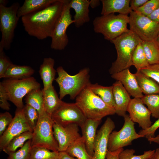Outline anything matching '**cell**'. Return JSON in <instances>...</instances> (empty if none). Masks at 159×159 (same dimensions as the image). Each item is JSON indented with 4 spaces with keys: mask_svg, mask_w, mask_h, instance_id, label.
Listing matches in <instances>:
<instances>
[{
    "mask_svg": "<svg viewBox=\"0 0 159 159\" xmlns=\"http://www.w3.org/2000/svg\"><path fill=\"white\" fill-rule=\"evenodd\" d=\"M127 111L134 122L137 123L142 130H146L152 125L150 120L151 113L145 105L141 98L131 99Z\"/></svg>",
    "mask_w": 159,
    "mask_h": 159,
    "instance_id": "obj_15",
    "label": "cell"
},
{
    "mask_svg": "<svg viewBox=\"0 0 159 159\" xmlns=\"http://www.w3.org/2000/svg\"><path fill=\"white\" fill-rule=\"evenodd\" d=\"M124 149L122 148L112 152L108 150L106 155V159H120L119 154Z\"/></svg>",
    "mask_w": 159,
    "mask_h": 159,
    "instance_id": "obj_45",
    "label": "cell"
},
{
    "mask_svg": "<svg viewBox=\"0 0 159 159\" xmlns=\"http://www.w3.org/2000/svg\"><path fill=\"white\" fill-rule=\"evenodd\" d=\"M148 17L152 21L159 23V6Z\"/></svg>",
    "mask_w": 159,
    "mask_h": 159,
    "instance_id": "obj_46",
    "label": "cell"
},
{
    "mask_svg": "<svg viewBox=\"0 0 159 159\" xmlns=\"http://www.w3.org/2000/svg\"><path fill=\"white\" fill-rule=\"evenodd\" d=\"M129 17L127 15L111 14L95 18L93 21L95 32L100 33L110 42L129 29L127 28Z\"/></svg>",
    "mask_w": 159,
    "mask_h": 159,
    "instance_id": "obj_5",
    "label": "cell"
},
{
    "mask_svg": "<svg viewBox=\"0 0 159 159\" xmlns=\"http://www.w3.org/2000/svg\"><path fill=\"white\" fill-rule=\"evenodd\" d=\"M69 0H65L62 14L54 28L51 38L50 47L52 49L61 50L67 46L69 39L66 33L68 26L74 23L70 12Z\"/></svg>",
    "mask_w": 159,
    "mask_h": 159,
    "instance_id": "obj_11",
    "label": "cell"
},
{
    "mask_svg": "<svg viewBox=\"0 0 159 159\" xmlns=\"http://www.w3.org/2000/svg\"><path fill=\"white\" fill-rule=\"evenodd\" d=\"M129 14L128 24L130 30L142 41L156 39L159 32V23L135 11H131Z\"/></svg>",
    "mask_w": 159,
    "mask_h": 159,
    "instance_id": "obj_9",
    "label": "cell"
},
{
    "mask_svg": "<svg viewBox=\"0 0 159 159\" xmlns=\"http://www.w3.org/2000/svg\"><path fill=\"white\" fill-rule=\"evenodd\" d=\"M3 47L0 46V78H2L9 67L13 64L6 55Z\"/></svg>",
    "mask_w": 159,
    "mask_h": 159,
    "instance_id": "obj_40",
    "label": "cell"
},
{
    "mask_svg": "<svg viewBox=\"0 0 159 159\" xmlns=\"http://www.w3.org/2000/svg\"><path fill=\"white\" fill-rule=\"evenodd\" d=\"M156 41L159 43V32L156 38Z\"/></svg>",
    "mask_w": 159,
    "mask_h": 159,
    "instance_id": "obj_52",
    "label": "cell"
},
{
    "mask_svg": "<svg viewBox=\"0 0 159 159\" xmlns=\"http://www.w3.org/2000/svg\"><path fill=\"white\" fill-rule=\"evenodd\" d=\"M34 70L27 65L12 64L8 68L2 78L12 79H22L32 77Z\"/></svg>",
    "mask_w": 159,
    "mask_h": 159,
    "instance_id": "obj_25",
    "label": "cell"
},
{
    "mask_svg": "<svg viewBox=\"0 0 159 159\" xmlns=\"http://www.w3.org/2000/svg\"><path fill=\"white\" fill-rule=\"evenodd\" d=\"M112 85L115 113L123 117L126 114L127 108L131 99L130 95L120 82L116 81Z\"/></svg>",
    "mask_w": 159,
    "mask_h": 159,
    "instance_id": "obj_18",
    "label": "cell"
},
{
    "mask_svg": "<svg viewBox=\"0 0 159 159\" xmlns=\"http://www.w3.org/2000/svg\"><path fill=\"white\" fill-rule=\"evenodd\" d=\"M33 132L26 131L15 136L10 140L3 151L8 155L16 151L18 148L22 147L27 141L32 139Z\"/></svg>",
    "mask_w": 159,
    "mask_h": 159,
    "instance_id": "obj_30",
    "label": "cell"
},
{
    "mask_svg": "<svg viewBox=\"0 0 159 159\" xmlns=\"http://www.w3.org/2000/svg\"><path fill=\"white\" fill-rule=\"evenodd\" d=\"M115 127L112 120L107 117L97 133L94 145L93 159L106 158L109 136Z\"/></svg>",
    "mask_w": 159,
    "mask_h": 159,
    "instance_id": "obj_16",
    "label": "cell"
},
{
    "mask_svg": "<svg viewBox=\"0 0 159 159\" xmlns=\"http://www.w3.org/2000/svg\"><path fill=\"white\" fill-rule=\"evenodd\" d=\"M135 74L143 93L147 95L159 93V85L155 81L140 71H137Z\"/></svg>",
    "mask_w": 159,
    "mask_h": 159,
    "instance_id": "obj_26",
    "label": "cell"
},
{
    "mask_svg": "<svg viewBox=\"0 0 159 159\" xmlns=\"http://www.w3.org/2000/svg\"><path fill=\"white\" fill-rule=\"evenodd\" d=\"M102 8V15H106L117 13L127 15L131 11L130 0H101Z\"/></svg>",
    "mask_w": 159,
    "mask_h": 159,
    "instance_id": "obj_21",
    "label": "cell"
},
{
    "mask_svg": "<svg viewBox=\"0 0 159 159\" xmlns=\"http://www.w3.org/2000/svg\"><path fill=\"white\" fill-rule=\"evenodd\" d=\"M65 0H57L46 8L23 16L24 29L39 40L51 37L63 11Z\"/></svg>",
    "mask_w": 159,
    "mask_h": 159,
    "instance_id": "obj_1",
    "label": "cell"
},
{
    "mask_svg": "<svg viewBox=\"0 0 159 159\" xmlns=\"http://www.w3.org/2000/svg\"><path fill=\"white\" fill-rule=\"evenodd\" d=\"M158 119L149 127L146 130L141 129L139 131L138 134L147 139L154 137L156 130L159 128V117Z\"/></svg>",
    "mask_w": 159,
    "mask_h": 159,
    "instance_id": "obj_42",
    "label": "cell"
},
{
    "mask_svg": "<svg viewBox=\"0 0 159 159\" xmlns=\"http://www.w3.org/2000/svg\"><path fill=\"white\" fill-rule=\"evenodd\" d=\"M27 131L33 132L25 117L23 108H17L11 122L0 136L1 150H3L14 138Z\"/></svg>",
    "mask_w": 159,
    "mask_h": 159,
    "instance_id": "obj_13",
    "label": "cell"
},
{
    "mask_svg": "<svg viewBox=\"0 0 159 159\" xmlns=\"http://www.w3.org/2000/svg\"><path fill=\"white\" fill-rule=\"evenodd\" d=\"M100 1L98 0H90V5L92 8H95L99 5Z\"/></svg>",
    "mask_w": 159,
    "mask_h": 159,
    "instance_id": "obj_48",
    "label": "cell"
},
{
    "mask_svg": "<svg viewBox=\"0 0 159 159\" xmlns=\"http://www.w3.org/2000/svg\"><path fill=\"white\" fill-rule=\"evenodd\" d=\"M51 117L54 123L63 127L74 123L80 127L87 119L75 103L63 101Z\"/></svg>",
    "mask_w": 159,
    "mask_h": 159,
    "instance_id": "obj_12",
    "label": "cell"
},
{
    "mask_svg": "<svg viewBox=\"0 0 159 159\" xmlns=\"http://www.w3.org/2000/svg\"><path fill=\"white\" fill-rule=\"evenodd\" d=\"M159 6V0H148L135 12L148 16Z\"/></svg>",
    "mask_w": 159,
    "mask_h": 159,
    "instance_id": "obj_38",
    "label": "cell"
},
{
    "mask_svg": "<svg viewBox=\"0 0 159 159\" xmlns=\"http://www.w3.org/2000/svg\"><path fill=\"white\" fill-rule=\"evenodd\" d=\"M7 95L9 100L17 108L24 107L22 99L31 90L40 88V84L33 77L22 79H6L0 82Z\"/></svg>",
    "mask_w": 159,
    "mask_h": 159,
    "instance_id": "obj_7",
    "label": "cell"
},
{
    "mask_svg": "<svg viewBox=\"0 0 159 159\" xmlns=\"http://www.w3.org/2000/svg\"><path fill=\"white\" fill-rule=\"evenodd\" d=\"M89 87L92 91L98 96L109 106L115 109V101L113 92L112 85L104 86L97 83H91Z\"/></svg>",
    "mask_w": 159,
    "mask_h": 159,
    "instance_id": "obj_27",
    "label": "cell"
},
{
    "mask_svg": "<svg viewBox=\"0 0 159 159\" xmlns=\"http://www.w3.org/2000/svg\"><path fill=\"white\" fill-rule=\"evenodd\" d=\"M8 1L5 0H0V5H2L3 6H6V5L8 3Z\"/></svg>",
    "mask_w": 159,
    "mask_h": 159,
    "instance_id": "obj_51",
    "label": "cell"
},
{
    "mask_svg": "<svg viewBox=\"0 0 159 159\" xmlns=\"http://www.w3.org/2000/svg\"><path fill=\"white\" fill-rule=\"evenodd\" d=\"M58 159H77L70 155L66 151L59 152Z\"/></svg>",
    "mask_w": 159,
    "mask_h": 159,
    "instance_id": "obj_47",
    "label": "cell"
},
{
    "mask_svg": "<svg viewBox=\"0 0 159 159\" xmlns=\"http://www.w3.org/2000/svg\"><path fill=\"white\" fill-rule=\"evenodd\" d=\"M18 2L13 4L9 7L0 5V30L1 38L0 46L6 50L11 47L14 35V30L19 19L17 15L20 7Z\"/></svg>",
    "mask_w": 159,
    "mask_h": 159,
    "instance_id": "obj_8",
    "label": "cell"
},
{
    "mask_svg": "<svg viewBox=\"0 0 159 159\" xmlns=\"http://www.w3.org/2000/svg\"><path fill=\"white\" fill-rule=\"evenodd\" d=\"M59 152L39 147H32L30 159H58Z\"/></svg>",
    "mask_w": 159,
    "mask_h": 159,
    "instance_id": "obj_34",
    "label": "cell"
},
{
    "mask_svg": "<svg viewBox=\"0 0 159 159\" xmlns=\"http://www.w3.org/2000/svg\"><path fill=\"white\" fill-rule=\"evenodd\" d=\"M23 110L25 117L29 126L33 131L39 119V113L34 108L26 104L24 105Z\"/></svg>",
    "mask_w": 159,
    "mask_h": 159,
    "instance_id": "obj_35",
    "label": "cell"
},
{
    "mask_svg": "<svg viewBox=\"0 0 159 159\" xmlns=\"http://www.w3.org/2000/svg\"><path fill=\"white\" fill-rule=\"evenodd\" d=\"M54 59L51 57L44 59L42 64L39 67V72L42 81L43 88L45 90L52 86L55 80L57 70L54 68Z\"/></svg>",
    "mask_w": 159,
    "mask_h": 159,
    "instance_id": "obj_22",
    "label": "cell"
},
{
    "mask_svg": "<svg viewBox=\"0 0 159 159\" xmlns=\"http://www.w3.org/2000/svg\"><path fill=\"white\" fill-rule=\"evenodd\" d=\"M148 141L150 143H154L159 144V134L153 138L147 139Z\"/></svg>",
    "mask_w": 159,
    "mask_h": 159,
    "instance_id": "obj_49",
    "label": "cell"
},
{
    "mask_svg": "<svg viewBox=\"0 0 159 159\" xmlns=\"http://www.w3.org/2000/svg\"><path fill=\"white\" fill-rule=\"evenodd\" d=\"M141 43L149 64L159 63V43L156 40L142 41Z\"/></svg>",
    "mask_w": 159,
    "mask_h": 159,
    "instance_id": "obj_29",
    "label": "cell"
},
{
    "mask_svg": "<svg viewBox=\"0 0 159 159\" xmlns=\"http://www.w3.org/2000/svg\"><path fill=\"white\" fill-rule=\"evenodd\" d=\"M141 42L135 48L132 56V64L135 67L137 71H139L146 68L150 64Z\"/></svg>",
    "mask_w": 159,
    "mask_h": 159,
    "instance_id": "obj_32",
    "label": "cell"
},
{
    "mask_svg": "<svg viewBox=\"0 0 159 159\" xmlns=\"http://www.w3.org/2000/svg\"><path fill=\"white\" fill-rule=\"evenodd\" d=\"M155 150L145 151L142 155H134L135 150L133 149L123 150L119 154L120 159H150Z\"/></svg>",
    "mask_w": 159,
    "mask_h": 159,
    "instance_id": "obj_37",
    "label": "cell"
},
{
    "mask_svg": "<svg viewBox=\"0 0 159 159\" xmlns=\"http://www.w3.org/2000/svg\"><path fill=\"white\" fill-rule=\"evenodd\" d=\"M54 123L52 117L45 111L39 114L37 125L33 131L32 147H39L58 151V144L54 135Z\"/></svg>",
    "mask_w": 159,
    "mask_h": 159,
    "instance_id": "obj_6",
    "label": "cell"
},
{
    "mask_svg": "<svg viewBox=\"0 0 159 159\" xmlns=\"http://www.w3.org/2000/svg\"><path fill=\"white\" fill-rule=\"evenodd\" d=\"M57 0H25L20 6L17 12L20 18L30 13L43 9L56 2Z\"/></svg>",
    "mask_w": 159,
    "mask_h": 159,
    "instance_id": "obj_23",
    "label": "cell"
},
{
    "mask_svg": "<svg viewBox=\"0 0 159 159\" xmlns=\"http://www.w3.org/2000/svg\"><path fill=\"white\" fill-rule=\"evenodd\" d=\"M148 0H131L130 2V6L131 10L135 11L139 8L143 6Z\"/></svg>",
    "mask_w": 159,
    "mask_h": 159,
    "instance_id": "obj_44",
    "label": "cell"
},
{
    "mask_svg": "<svg viewBox=\"0 0 159 159\" xmlns=\"http://www.w3.org/2000/svg\"><path fill=\"white\" fill-rule=\"evenodd\" d=\"M8 98L1 84L0 83V107L3 110L8 111L10 105L8 102Z\"/></svg>",
    "mask_w": 159,
    "mask_h": 159,
    "instance_id": "obj_43",
    "label": "cell"
},
{
    "mask_svg": "<svg viewBox=\"0 0 159 159\" xmlns=\"http://www.w3.org/2000/svg\"><path fill=\"white\" fill-rule=\"evenodd\" d=\"M140 71L159 84V63L149 64Z\"/></svg>",
    "mask_w": 159,
    "mask_h": 159,
    "instance_id": "obj_39",
    "label": "cell"
},
{
    "mask_svg": "<svg viewBox=\"0 0 159 159\" xmlns=\"http://www.w3.org/2000/svg\"><path fill=\"white\" fill-rule=\"evenodd\" d=\"M150 159H159V148H156Z\"/></svg>",
    "mask_w": 159,
    "mask_h": 159,
    "instance_id": "obj_50",
    "label": "cell"
},
{
    "mask_svg": "<svg viewBox=\"0 0 159 159\" xmlns=\"http://www.w3.org/2000/svg\"><path fill=\"white\" fill-rule=\"evenodd\" d=\"M142 41L130 29L112 40L117 53L116 60L109 69L111 75L129 69L132 65V56L136 46Z\"/></svg>",
    "mask_w": 159,
    "mask_h": 159,
    "instance_id": "obj_2",
    "label": "cell"
},
{
    "mask_svg": "<svg viewBox=\"0 0 159 159\" xmlns=\"http://www.w3.org/2000/svg\"><path fill=\"white\" fill-rule=\"evenodd\" d=\"M124 123L118 131H113L110 134L107 146L108 150L114 151L124 147L131 145L134 140L144 137L135 131L134 122L129 115L124 117Z\"/></svg>",
    "mask_w": 159,
    "mask_h": 159,
    "instance_id": "obj_10",
    "label": "cell"
},
{
    "mask_svg": "<svg viewBox=\"0 0 159 159\" xmlns=\"http://www.w3.org/2000/svg\"><path fill=\"white\" fill-rule=\"evenodd\" d=\"M26 104L36 109L40 114L45 111L43 92L40 88L33 90L29 92L24 99Z\"/></svg>",
    "mask_w": 159,
    "mask_h": 159,
    "instance_id": "obj_28",
    "label": "cell"
},
{
    "mask_svg": "<svg viewBox=\"0 0 159 159\" xmlns=\"http://www.w3.org/2000/svg\"><path fill=\"white\" fill-rule=\"evenodd\" d=\"M101 122V120L87 119L80 127L82 134V137L84 140L86 150L89 155L92 157L96 130Z\"/></svg>",
    "mask_w": 159,
    "mask_h": 159,
    "instance_id": "obj_19",
    "label": "cell"
},
{
    "mask_svg": "<svg viewBox=\"0 0 159 159\" xmlns=\"http://www.w3.org/2000/svg\"><path fill=\"white\" fill-rule=\"evenodd\" d=\"M57 77L55 80L59 88V97L61 100L68 95L72 100L77 96L91 83L90 81V69L85 67L76 74L70 75L61 66L57 69Z\"/></svg>",
    "mask_w": 159,
    "mask_h": 159,
    "instance_id": "obj_3",
    "label": "cell"
},
{
    "mask_svg": "<svg viewBox=\"0 0 159 159\" xmlns=\"http://www.w3.org/2000/svg\"><path fill=\"white\" fill-rule=\"evenodd\" d=\"M66 151L70 155L77 159H93V157L87 151L82 137L70 145Z\"/></svg>",
    "mask_w": 159,
    "mask_h": 159,
    "instance_id": "obj_31",
    "label": "cell"
},
{
    "mask_svg": "<svg viewBox=\"0 0 159 159\" xmlns=\"http://www.w3.org/2000/svg\"><path fill=\"white\" fill-rule=\"evenodd\" d=\"M69 6L75 11L74 24L76 27H80L90 21V0H70Z\"/></svg>",
    "mask_w": 159,
    "mask_h": 159,
    "instance_id": "obj_20",
    "label": "cell"
},
{
    "mask_svg": "<svg viewBox=\"0 0 159 159\" xmlns=\"http://www.w3.org/2000/svg\"><path fill=\"white\" fill-rule=\"evenodd\" d=\"M13 117L8 112L1 113L0 114V136L11 122Z\"/></svg>",
    "mask_w": 159,
    "mask_h": 159,
    "instance_id": "obj_41",
    "label": "cell"
},
{
    "mask_svg": "<svg viewBox=\"0 0 159 159\" xmlns=\"http://www.w3.org/2000/svg\"><path fill=\"white\" fill-rule=\"evenodd\" d=\"M45 112L50 116L60 106L63 101L58 96L53 85L47 89H42Z\"/></svg>",
    "mask_w": 159,
    "mask_h": 159,
    "instance_id": "obj_24",
    "label": "cell"
},
{
    "mask_svg": "<svg viewBox=\"0 0 159 159\" xmlns=\"http://www.w3.org/2000/svg\"><path fill=\"white\" fill-rule=\"evenodd\" d=\"M32 148L31 140H30L19 150L8 154L7 159H30Z\"/></svg>",
    "mask_w": 159,
    "mask_h": 159,
    "instance_id": "obj_36",
    "label": "cell"
},
{
    "mask_svg": "<svg viewBox=\"0 0 159 159\" xmlns=\"http://www.w3.org/2000/svg\"><path fill=\"white\" fill-rule=\"evenodd\" d=\"M75 103L87 119L101 120L106 116L115 113V109L109 106L95 94L89 86L77 96Z\"/></svg>",
    "mask_w": 159,
    "mask_h": 159,
    "instance_id": "obj_4",
    "label": "cell"
},
{
    "mask_svg": "<svg viewBox=\"0 0 159 159\" xmlns=\"http://www.w3.org/2000/svg\"><path fill=\"white\" fill-rule=\"evenodd\" d=\"M79 126L74 123L64 127L54 123L53 133L58 143L59 152L66 151L70 145L81 138Z\"/></svg>",
    "mask_w": 159,
    "mask_h": 159,
    "instance_id": "obj_14",
    "label": "cell"
},
{
    "mask_svg": "<svg viewBox=\"0 0 159 159\" xmlns=\"http://www.w3.org/2000/svg\"><path fill=\"white\" fill-rule=\"evenodd\" d=\"M112 78L120 82L130 96L133 98H142L143 93L138 83L135 74L127 69L111 75Z\"/></svg>",
    "mask_w": 159,
    "mask_h": 159,
    "instance_id": "obj_17",
    "label": "cell"
},
{
    "mask_svg": "<svg viewBox=\"0 0 159 159\" xmlns=\"http://www.w3.org/2000/svg\"><path fill=\"white\" fill-rule=\"evenodd\" d=\"M151 113V115L155 118L159 117V93L144 95L141 98Z\"/></svg>",
    "mask_w": 159,
    "mask_h": 159,
    "instance_id": "obj_33",
    "label": "cell"
}]
</instances>
